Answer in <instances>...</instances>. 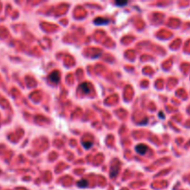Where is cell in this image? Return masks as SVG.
<instances>
[{
    "label": "cell",
    "instance_id": "3",
    "mask_svg": "<svg viewBox=\"0 0 190 190\" xmlns=\"http://www.w3.org/2000/svg\"><path fill=\"white\" fill-rule=\"evenodd\" d=\"M87 185H88V183H87V181L86 180H80L79 182L77 183V185L79 187H81V188H85V187H87Z\"/></svg>",
    "mask_w": 190,
    "mask_h": 190
},
{
    "label": "cell",
    "instance_id": "2",
    "mask_svg": "<svg viewBox=\"0 0 190 190\" xmlns=\"http://www.w3.org/2000/svg\"><path fill=\"white\" fill-rule=\"evenodd\" d=\"M147 150H148V147L145 146L144 144H139L135 147V151L139 153L140 155H144V154L147 152Z\"/></svg>",
    "mask_w": 190,
    "mask_h": 190
},
{
    "label": "cell",
    "instance_id": "4",
    "mask_svg": "<svg viewBox=\"0 0 190 190\" xmlns=\"http://www.w3.org/2000/svg\"><path fill=\"white\" fill-rule=\"evenodd\" d=\"M109 23L108 20L106 19H101V18H98V19H96L95 21V23L96 24H107Z\"/></svg>",
    "mask_w": 190,
    "mask_h": 190
},
{
    "label": "cell",
    "instance_id": "7",
    "mask_svg": "<svg viewBox=\"0 0 190 190\" xmlns=\"http://www.w3.org/2000/svg\"><path fill=\"white\" fill-rule=\"evenodd\" d=\"M127 1H122V2H120V1H117L116 2V5L117 6H125V5H127Z\"/></svg>",
    "mask_w": 190,
    "mask_h": 190
},
{
    "label": "cell",
    "instance_id": "6",
    "mask_svg": "<svg viewBox=\"0 0 190 190\" xmlns=\"http://www.w3.org/2000/svg\"><path fill=\"white\" fill-rule=\"evenodd\" d=\"M92 142H87V143H85V142H83V146L85 147V148H90L91 147H92Z\"/></svg>",
    "mask_w": 190,
    "mask_h": 190
},
{
    "label": "cell",
    "instance_id": "5",
    "mask_svg": "<svg viewBox=\"0 0 190 190\" xmlns=\"http://www.w3.org/2000/svg\"><path fill=\"white\" fill-rule=\"evenodd\" d=\"M80 89H82V91L85 92V93H89L90 92V90L88 89V85H87V83H82V85H80Z\"/></svg>",
    "mask_w": 190,
    "mask_h": 190
},
{
    "label": "cell",
    "instance_id": "1",
    "mask_svg": "<svg viewBox=\"0 0 190 190\" xmlns=\"http://www.w3.org/2000/svg\"><path fill=\"white\" fill-rule=\"evenodd\" d=\"M48 79H49V81L51 83H58L59 82V79H60V74L59 72H57V70H55V72H53L50 73L49 77H48Z\"/></svg>",
    "mask_w": 190,
    "mask_h": 190
}]
</instances>
